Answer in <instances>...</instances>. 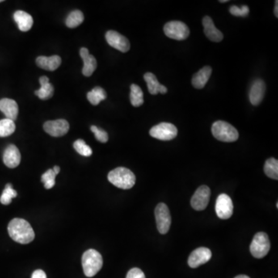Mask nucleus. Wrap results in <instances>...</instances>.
Segmentation results:
<instances>
[{
    "mask_svg": "<svg viewBox=\"0 0 278 278\" xmlns=\"http://www.w3.org/2000/svg\"><path fill=\"white\" fill-rule=\"evenodd\" d=\"M212 258V252L207 247H199L191 253L188 259L189 266L192 268L207 263Z\"/></svg>",
    "mask_w": 278,
    "mask_h": 278,
    "instance_id": "13",
    "label": "nucleus"
},
{
    "mask_svg": "<svg viewBox=\"0 0 278 278\" xmlns=\"http://www.w3.org/2000/svg\"><path fill=\"white\" fill-rule=\"evenodd\" d=\"M203 26L204 27L206 36L208 40L216 43L222 41L224 39V34L215 27L214 23L211 17L207 16L203 18Z\"/></svg>",
    "mask_w": 278,
    "mask_h": 278,
    "instance_id": "14",
    "label": "nucleus"
},
{
    "mask_svg": "<svg viewBox=\"0 0 278 278\" xmlns=\"http://www.w3.org/2000/svg\"><path fill=\"white\" fill-rule=\"evenodd\" d=\"M216 212L219 218L227 220L233 212V204L231 198L226 194H220L216 202Z\"/></svg>",
    "mask_w": 278,
    "mask_h": 278,
    "instance_id": "9",
    "label": "nucleus"
},
{
    "mask_svg": "<svg viewBox=\"0 0 278 278\" xmlns=\"http://www.w3.org/2000/svg\"><path fill=\"white\" fill-rule=\"evenodd\" d=\"M144 79L147 83L149 93L153 95L159 94L160 88L162 85H160L157 77L153 73H146L144 75Z\"/></svg>",
    "mask_w": 278,
    "mask_h": 278,
    "instance_id": "25",
    "label": "nucleus"
},
{
    "mask_svg": "<svg viewBox=\"0 0 278 278\" xmlns=\"http://www.w3.org/2000/svg\"><path fill=\"white\" fill-rule=\"evenodd\" d=\"M270 249H271V243L267 233L263 232L256 233L250 246L252 255L255 258L261 259L264 258L265 256L268 254Z\"/></svg>",
    "mask_w": 278,
    "mask_h": 278,
    "instance_id": "5",
    "label": "nucleus"
},
{
    "mask_svg": "<svg viewBox=\"0 0 278 278\" xmlns=\"http://www.w3.org/2000/svg\"><path fill=\"white\" fill-rule=\"evenodd\" d=\"M36 65L42 69L54 71L61 64V58L57 55L51 56H38L36 60Z\"/></svg>",
    "mask_w": 278,
    "mask_h": 278,
    "instance_id": "19",
    "label": "nucleus"
},
{
    "mask_svg": "<svg viewBox=\"0 0 278 278\" xmlns=\"http://www.w3.org/2000/svg\"><path fill=\"white\" fill-rule=\"evenodd\" d=\"M53 171L54 172V173L55 174H56V175H57V174H59V173H60V167H59V166H54V167H53Z\"/></svg>",
    "mask_w": 278,
    "mask_h": 278,
    "instance_id": "38",
    "label": "nucleus"
},
{
    "mask_svg": "<svg viewBox=\"0 0 278 278\" xmlns=\"http://www.w3.org/2000/svg\"><path fill=\"white\" fill-rule=\"evenodd\" d=\"M4 164L10 169L19 166L21 162V155L16 145H10L6 148L3 154Z\"/></svg>",
    "mask_w": 278,
    "mask_h": 278,
    "instance_id": "16",
    "label": "nucleus"
},
{
    "mask_svg": "<svg viewBox=\"0 0 278 278\" xmlns=\"http://www.w3.org/2000/svg\"><path fill=\"white\" fill-rule=\"evenodd\" d=\"M84 19H85V17H84L82 12L80 11V10L72 11L67 18V27H69V28H76L83 23Z\"/></svg>",
    "mask_w": 278,
    "mask_h": 278,
    "instance_id": "27",
    "label": "nucleus"
},
{
    "mask_svg": "<svg viewBox=\"0 0 278 278\" xmlns=\"http://www.w3.org/2000/svg\"><path fill=\"white\" fill-rule=\"evenodd\" d=\"M164 33L168 37L173 40H184L190 36L189 27L180 21H171L165 25Z\"/></svg>",
    "mask_w": 278,
    "mask_h": 278,
    "instance_id": "6",
    "label": "nucleus"
},
{
    "mask_svg": "<svg viewBox=\"0 0 278 278\" xmlns=\"http://www.w3.org/2000/svg\"><path fill=\"white\" fill-rule=\"evenodd\" d=\"M150 136L161 141H170L178 135V129L171 123L162 122L151 128Z\"/></svg>",
    "mask_w": 278,
    "mask_h": 278,
    "instance_id": "7",
    "label": "nucleus"
},
{
    "mask_svg": "<svg viewBox=\"0 0 278 278\" xmlns=\"http://www.w3.org/2000/svg\"><path fill=\"white\" fill-rule=\"evenodd\" d=\"M228 2V0H220V2H221V3H224V2Z\"/></svg>",
    "mask_w": 278,
    "mask_h": 278,
    "instance_id": "40",
    "label": "nucleus"
},
{
    "mask_svg": "<svg viewBox=\"0 0 278 278\" xmlns=\"http://www.w3.org/2000/svg\"><path fill=\"white\" fill-rule=\"evenodd\" d=\"M14 20L18 25L19 30L23 32H27L32 28L34 25L33 17L26 12L18 10L14 15Z\"/></svg>",
    "mask_w": 278,
    "mask_h": 278,
    "instance_id": "21",
    "label": "nucleus"
},
{
    "mask_svg": "<svg viewBox=\"0 0 278 278\" xmlns=\"http://www.w3.org/2000/svg\"><path fill=\"white\" fill-rule=\"evenodd\" d=\"M55 179H56V174L53 171V169L47 170L45 173H43L41 177L42 182L47 190L53 188L55 185Z\"/></svg>",
    "mask_w": 278,
    "mask_h": 278,
    "instance_id": "31",
    "label": "nucleus"
},
{
    "mask_svg": "<svg viewBox=\"0 0 278 278\" xmlns=\"http://www.w3.org/2000/svg\"><path fill=\"white\" fill-rule=\"evenodd\" d=\"M130 101L134 107H140L144 103V94L142 90L138 85H131V93H130Z\"/></svg>",
    "mask_w": 278,
    "mask_h": 278,
    "instance_id": "24",
    "label": "nucleus"
},
{
    "mask_svg": "<svg viewBox=\"0 0 278 278\" xmlns=\"http://www.w3.org/2000/svg\"><path fill=\"white\" fill-rule=\"evenodd\" d=\"M126 278H145V274L139 268H132L128 271Z\"/></svg>",
    "mask_w": 278,
    "mask_h": 278,
    "instance_id": "34",
    "label": "nucleus"
},
{
    "mask_svg": "<svg viewBox=\"0 0 278 278\" xmlns=\"http://www.w3.org/2000/svg\"><path fill=\"white\" fill-rule=\"evenodd\" d=\"M43 129L53 137H61L68 133L70 129L69 123L64 119L47 121L43 124Z\"/></svg>",
    "mask_w": 278,
    "mask_h": 278,
    "instance_id": "11",
    "label": "nucleus"
},
{
    "mask_svg": "<svg viewBox=\"0 0 278 278\" xmlns=\"http://www.w3.org/2000/svg\"><path fill=\"white\" fill-rule=\"evenodd\" d=\"M39 81L41 87L35 91L36 96L42 100H48L52 98L54 92V88L53 85L50 83L49 78L46 76H43L40 77Z\"/></svg>",
    "mask_w": 278,
    "mask_h": 278,
    "instance_id": "22",
    "label": "nucleus"
},
{
    "mask_svg": "<svg viewBox=\"0 0 278 278\" xmlns=\"http://www.w3.org/2000/svg\"><path fill=\"white\" fill-rule=\"evenodd\" d=\"M8 232L14 241L21 244H27L35 238L32 226L23 219L16 218L10 221L8 226Z\"/></svg>",
    "mask_w": 278,
    "mask_h": 278,
    "instance_id": "1",
    "label": "nucleus"
},
{
    "mask_svg": "<svg viewBox=\"0 0 278 278\" xmlns=\"http://www.w3.org/2000/svg\"><path fill=\"white\" fill-rule=\"evenodd\" d=\"M80 55L84 61V68L82 73L85 77H90L92 75L94 70L97 68V60L92 55L89 53L88 50L82 47L80 50Z\"/></svg>",
    "mask_w": 278,
    "mask_h": 278,
    "instance_id": "17",
    "label": "nucleus"
},
{
    "mask_svg": "<svg viewBox=\"0 0 278 278\" xmlns=\"http://www.w3.org/2000/svg\"><path fill=\"white\" fill-rule=\"evenodd\" d=\"M105 38L107 43L113 48L122 53H126L129 51L130 47H131L129 41L125 36L119 33L114 31V30H109L106 33Z\"/></svg>",
    "mask_w": 278,
    "mask_h": 278,
    "instance_id": "12",
    "label": "nucleus"
},
{
    "mask_svg": "<svg viewBox=\"0 0 278 278\" xmlns=\"http://www.w3.org/2000/svg\"><path fill=\"white\" fill-rule=\"evenodd\" d=\"M87 98L92 105H98L100 102L107 98V93L101 87H96L87 93Z\"/></svg>",
    "mask_w": 278,
    "mask_h": 278,
    "instance_id": "23",
    "label": "nucleus"
},
{
    "mask_svg": "<svg viewBox=\"0 0 278 278\" xmlns=\"http://www.w3.org/2000/svg\"><path fill=\"white\" fill-rule=\"evenodd\" d=\"M31 278H47V275H46L45 272L42 270H36L33 273Z\"/></svg>",
    "mask_w": 278,
    "mask_h": 278,
    "instance_id": "35",
    "label": "nucleus"
},
{
    "mask_svg": "<svg viewBox=\"0 0 278 278\" xmlns=\"http://www.w3.org/2000/svg\"><path fill=\"white\" fill-rule=\"evenodd\" d=\"M17 196V192L15 190H14L13 186L10 183L6 184L5 190L2 192V195L0 197V203L3 205H9L12 202V199Z\"/></svg>",
    "mask_w": 278,
    "mask_h": 278,
    "instance_id": "29",
    "label": "nucleus"
},
{
    "mask_svg": "<svg viewBox=\"0 0 278 278\" xmlns=\"http://www.w3.org/2000/svg\"><path fill=\"white\" fill-rule=\"evenodd\" d=\"M0 111L6 115V119L14 122L18 116L19 107L14 100L3 98L0 100Z\"/></svg>",
    "mask_w": 278,
    "mask_h": 278,
    "instance_id": "18",
    "label": "nucleus"
},
{
    "mask_svg": "<svg viewBox=\"0 0 278 278\" xmlns=\"http://www.w3.org/2000/svg\"><path fill=\"white\" fill-rule=\"evenodd\" d=\"M212 71V68L209 66H206L201 70H199V71L194 74L192 77V86L196 89H203L208 82Z\"/></svg>",
    "mask_w": 278,
    "mask_h": 278,
    "instance_id": "20",
    "label": "nucleus"
},
{
    "mask_svg": "<svg viewBox=\"0 0 278 278\" xmlns=\"http://www.w3.org/2000/svg\"><path fill=\"white\" fill-rule=\"evenodd\" d=\"M157 229L161 234L168 233L171 226V216L169 208L165 203H159L155 210Z\"/></svg>",
    "mask_w": 278,
    "mask_h": 278,
    "instance_id": "8",
    "label": "nucleus"
},
{
    "mask_svg": "<svg viewBox=\"0 0 278 278\" xmlns=\"http://www.w3.org/2000/svg\"><path fill=\"white\" fill-rule=\"evenodd\" d=\"M265 91H266V85L264 81L261 79L254 81L249 94L250 103L254 106L258 105L261 103L264 97Z\"/></svg>",
    "mask_w": 278,
    "mask_h": 278,
    "instance_id": "15",
    "label": "nucleus"
},
{
    "mask_svg": "<svg viewBox=\"0 0 278 278\" xmlns=\"http://www.w3.org/2000/svg\"><path fill=\"white\" fill-rule=\"evenodd\" d=\"M16 124L14 121L5 119L0 120V137H7L14 133Z\"/></svg>",
    "mask_w": 278,
    "mask_h": 278,
    "instance_id": "28",
    "label": "nucleus"
},
{
    "mask_svg": "<svg viewBox=\"0 0 278 278\" xmlns=\"http://www.w3.org/2000/svg\"><path fill=\"white\" fill-rule=\"evenodd\" d=\"M275 14L277 18L278 17V1L275 2Z\"/></svg>",
    "mask_w": 278,
    "mask_h": 278,
    "instance_id": "37",
    "label": "nucleus"
},
{
    "mask_svg": "<svg viewBox=\"0 0 278 278\" xmlns=\"http://www.w3.org/2000/svg\"><path fill=\"white\" fill-rule=\"evenodd\" d=\"M73 148L81 156L89 157L92 155V149L89 145H87L85 141L82 139H78L73 143Z\"/></svg>",
    "mask_w": 278,
    "mask_h": 278,
    "instance_id": "30",
    "label": "nucleus"
},
{
    "mask_svg": "<svg viewBox=\"0 0 278 278\" xmlns=\"http://www.w3.org/2000/svg\"><path fill=\"white\" fill-rule=\"evenodd\" d=\"M229 13L234 17H245L248 16L250 13V9L247 6H243L242 7H238L237 6H232L229 8Z\"/></svg>",
    "mask_w": 278,
    "mask_h": 278,
    "instance_id": "33",
    "label": "nucleus"
},
{
    "mask_svg": "<svg viewBox=\"0 0 278 278\" xmlns=\"http://www.w3.org/2000/svg\"><path fill=\"white\" fill-rule=\"evenodd\" d=\"M235 278H250L248 276L246 275H239V276L236 277Z\"/></svg>",
    "mask_w": 278,
    "mask_h": 278,
    "instance_id": "39",
    "label": "nucleus"
},
{
    "mask_svg": "<svg viewBox=\"0 0 278 278\" xmlns=\"http://www.w3.org/2000/svg\"><path fill=\"white\" fill-rule=\"evenodd\" d=\"M90 130L94 133L97 140L100 142L105 143L108 141V135L105 131H104L103 129H101V128H98L97 126L94 125L90 127Z\"/></svg>",
    "mask_w": 278,
    "mask_h": 278,
    "instance_id": "32",
    "label": "nucleus"
},
{
    "mask_svg": "<svg viewBox=\"0 0 278 278\" xmlns=\"http://www.w3.org/2000/svg\"><path fill=\"white\" fill-rule=\"evenodd\" d=\"M111 184L122 190H129L136 184V175L127 168L119 167L110 172L107 175Z\"/></svg>",
    "mask_w": 278,
    "mask_h": 278,
    "instance_id": "2",
    "label": "nucleus"
},
{
    "mask_svg": "<svg viewBox=\"0 0 278 278\" xmlns=\"http://www.w3.org/2000/svg\"><path fill=\"white\" fill-rule=\"evenodd\" d=\"M3 2V0H0V2Z\"/></svg>",
    "mask_w": 278,
    "mask_h": 278,
    "instance_id": "41",
    "label": "nucleus"
},
{
    "mask_svg": "<svg viewBox=\"0 0 278 278\" xmlns=\"http://www.w3.org/2000/svg\"><path fill=\"white\" fill-rule=\"evenodd\" d=\"M168 91L167 87L166 86H164V85H162L161 86V88H160L159 94H166Z\"/></svg>",
    "mask_w": 278,
    "mask_h": 278,
    "instance_id": "36",
    "label": "nucleus"
},
{
    "mask_svg": "<svg viewBox=\"0 0 278 278\" xmlns=\"http://www.w3.org/2000/svg\"><path fill=\"white\" fill-rule=\"evenodd\" d=\"M212 134L219 141L233 142L239 139L238 131L224 121H216L212 125Z\"/></svg>",
    "mask_w": 278,
    "mask_h": 278,
    "instance_id": "4",
    "label": "nucleus"
},
{
    "mask_svg": "<svg viewBox=\"0 0 278 278\" xmlns=\"http://www.w3.org/2000/svg\"><path fill=\"white\" fill-rule=\"evenodd\" d=\"M103 266L102 256L97 250L90 249L82 256V267L85 276L92 278L96 275Z\"/></svg>",
    "mask_w": 278,
    "mask_h": 278,
    "instance_id": "3",
    "label": "nucleus"
},
{
    "mask_svg": "<svg viewBox=\"0 0 278 278\" xmlns=\"http://www.w3.org/2000/svg\"><path fill=\"white\" fill-rule=\"evenodd\" d=\"M264 173L271 179H278V161L275 158L267 159L265 162Z\"/></svg>",
    "mask_w": 278,
    "mask_h": 278,
    "instance_id": "26",
    "label": "nucleus"
},
{
    "mask_svg": "<svg viewBox=\"0 0 278 278\" xmlns=\"http://www.w3.org/2000/svg\"><path fill=\"white\" fill-rule=\"evenodd\" d=\"M211 191L208 186H202L198 188L192 195L191 206L195 210H204L208 206L210 199Z\"/></svg>",
    "mask_w": 278,
    "mask_h": 278,
    "instance_id": "10",
    "label": "nucleus"
}]
</instances>
